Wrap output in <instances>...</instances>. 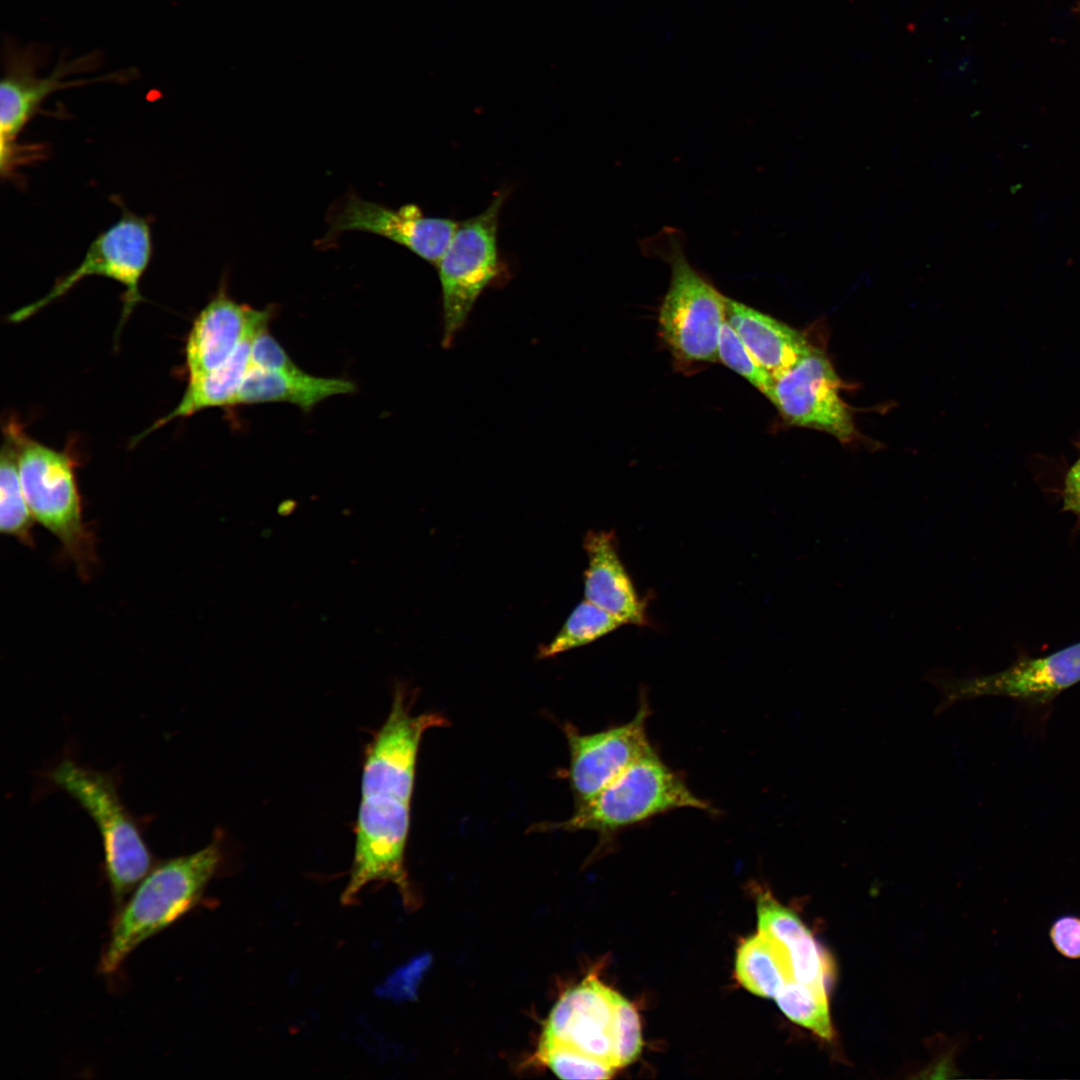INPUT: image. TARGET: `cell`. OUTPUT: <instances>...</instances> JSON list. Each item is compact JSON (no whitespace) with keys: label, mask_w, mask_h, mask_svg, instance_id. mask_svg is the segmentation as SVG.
<instances>
[{"label":"cell","mask_w":1080,"mask_h":1080,"mask_svg":"<svg viewBox=\"0 0 1080 1080\" xmlns=\"http://www.w3.org/2000/svg\"><path fill=\"white\" fill-rule=\"evenodd\" d=\"M224 860V838L155 864L116 910L99 971L115 973L142 943L194 909Z\"/></svg>","instance_id":"cell-1"},{"label":"cell","mask_w":1080,"mask_h":1080,"mask_svg":"<svg viewBox=\"0 0 1080 1080\" xmlns=\"http://www.w3.org/2000/svg\"><path fill=\"white\" fill-rule=\"evenodd\" d=\"M44 778L76 801L96 825L103 845L104 874L117 910L156 864L144 837V819L126 807L113 772L65 756Z\"/></svg>","instance_id":"cell-2"},{"label":"cell","mask_w":1080,"mask_h":1080,"mask_svg":"<svg viewBox=\"0 0 1080 1080\" xmlns=\"http://www.w3.org/2000/svg\"><path fill=\"white\" fill-rule=\"evenodd\" d=\"M12 439L26 502L35 519L61 543L82 581H89L98 564L95 532L84 521L76 479V461L65 451L28 436L17 421L4 430Z\"/></svg>","instance_id":"cell-3"},{"label":"cell","mask_w":1080,"mask_h":1080,"mask_svg":"<svg viewBox=\"0 0 1080 1080\" xmlns=\"http://www.w3.org/2000/svg\"><path fill=\"white\" fill-rule=\"evenodd\" d=\"M49 58V48L45 45L31 43L21 46L10 37L3 41L4 74L0 84V171L3 178H14L17 167L25 163L26 156L38 153L26 151L18 138L51 94L95 82L127 81L137 73L135 68H131L88 80L63 81L73 74L99 68L102 55L92 51L71 60L60 56L48 76L38 77L37 70L45 66Z\"/></svg>","instance_id":"cell-4"},{"label":"cell","mask_w":1080,"mask_h":1080,"mask_svg":"<svg viewBox=\"0 0 1080 1080\" xmlns=\"http://www.w3.org/2000/svg\"><path fill=\"white\" fill-rule=\"evenodd\" d=\"M693 808L713 812L651 748L564 821L535 826L539 832L593 831L608 837L663 813Z\"/></svg>","instance_id":"cell-5"},{"label":"cell","mask_w":1080,"mask_h":1080,"mask_svg":"<svg viewBox=\"0 0 1080 1080\" xmlns=\"http://www.w3.org/2000/svg\"><path fill=\"white\" fill-rule=\"evenodd\" d=\"M668 240L664 255L671 278L659 309V334L679 361L713 362L726 297L691 266L678 239Z\"/></svg>","instance_id":"cell-6"},{"label":"cell","mask_w":1080,"mask_h":1080,"mask_svg":"<svg viewBox=\"0 0 1080 1080\" xmlns=\"http://www.w3.org/2000/svg\"><path fill=\"white\" fill-rule=\"evenodd\" d=\"M505 194L480 214L459 222L437 269L442 290L443 345L449 346L498 267L497 234Z\"/></svg>","instance_id":"cell-7"},{"label":"cell","mask_w":1080,"mask_h":1080,"mask_svg":"<svg viewBox=\"0 0 1080 1080\" xmlns=\"http://www.w3.org/2000/svg\"><path fill=\"white\" fill-rule=\"evenodd\" d=\"M152 252L149 221L123 209L121 218L93 240L74 270L59 279L44 297L13 312L9 319L22 321L66 294L84 278L103 276L125 288L121 317L124 322L136 304L143 301L139 283L150 263Z\"/></svg>","instance_id":"cell-8"},{"label":"cell","mask_w":1080,"mask_h":1080,"mask_svg":"<svg viewBox=\"0 0 1080 1080\" xmlns=\"http://www.w3.org/2000/svg\"><path fill=\"white\" fill-rule=\"evenodd\" d=\"M328 230L320 246H328L340 234L359 231L384 237L437 266L459 222L425 216L416 204L391 208L350 192L330 208Z\"/></svg>","instance_id":"cell-9"},{"label":"cell","mask_w":1080,"mask_h":1080,"mask_svg":"<svg viewBox=\"0 0 1080 1080\" xmlns=\"http://www.w3.org/2000/svg\"><path fill=\"white\" fill-rule=\"evenodd\" d=\"M840 379L825 353L812 346L793 368L774 381L769 400L791 425L824 431L841 442L856 437Z\"/></svg>","instance_id":"cell-10"},{"label":"cell","mask_w":1080,"mask_h":1080,"mask_svg":"<svg viewBox=\"0 0 1080 1080\" xmlns=\"http://www.w3.org/2000/svg\"><path fill=\"white\" fill-rule=\"evenodd\" d=\"M649 714L643 700L635 716L618 726L582 734L574 726L564 725L570 754L568 777L577 805L593 798L653 748L646 731Z\"/></svg>","instance_id":"cell-11"},{"label":"cell","mask_w":1080,"mask_h":1080,"mask_svg":"<svg viewBox=\"0 0 1080 1080\" xmlns=\"http://www.w3.org/2000/svg\"><path fill=\"white\" fill-rule=\"evenodd\" d=\"M931 681L942 696L937 712L959 700L989 695L1046 702L1080 681V643L1048 656L1023 659L992 675L961 680L934 677Z\"/></svg>","instance_id":"cell-12"},{"label":"cell","mask_w":1080,"mask_h":1080,"mask_svg":"<svg viewBox=\"0 0 1080 1080\" xmlns=\"http://www.w3.org/2000/svg\"><path fill=\"white\" fill-rule=\"evenodd\" d=\"M617 995L618 992L603 984L596 975H587L579 984L567 990L553 1006L541 1038L614 1066L613 1029Z\"/></svg>","instance_id":"cell-13"},{"label":"cell","mask_w":1080,"mask_h":1080,"mask_svg":"<svg viewBox=\"0 0 1080 1080\" xmlns=\"http://www.w3.org/2000/svg\"><path fill=\"white\" fill-rule=\"evenodd\" d=\"M588 564L584 596L623 625L647 626V601L642 599L619 554L614 531L589 530L583 540Z\"/></svg>","instance_id":"cell-14"},{"label":"cell","mask_w":1080,"mask_h":1080,"mask_svg":"<svg viewBox=\"0 0 1080 1080\" xmlns=\"http://www.w3.org/2000/svg\"><path fill=\"white\" fill-rule=\"evenodd\" d=\"M261 311L236 302L221 288L199 312L188 334L185 345L188 379L222 365L238 348Z\"/></svg>","instance_id":"cell-15"},{"label":"cell","mask_w":1080,"mask_h":1080,"mask_svg":"<svg viewBox=\"0 0 1080 1080\" xmlns=\"http://www.w3.org/2000/svg\"><path fill=\"white\" fill-rule=\"evenodd\" d=\"M756 911L758 931L783 948L793 980L827 993L830 960L798 915L779 903L769 891L757 894Z\"/></svg>","instance_id":"cell-16"},{"label":"cell","mask_w":1080,"mask_h":1080,"mask_svg":"<svg viewBox=\"0 0 1080 1080\" xmlns=\"http://www.w3.org/2000/svg\"><path fill=\"white\" fill-rule=\"evenodd\" d=\"M725 320L774 381L793 368L812 348L798 330L727 297Z\"/></svg>","instance_id":"cell-17"},{"label":"cell","mask_w":1080,"mask_h":1080,"mask_svg":"<svg viewBox=\"0 0 1080 1080\" xmlns=\"http://www.w3.org/2000/svg\"><path fill=\"white\" fill-rule=\"evenodd\" d=\"M269 318L270 312L262 310L235 352L219 367L188 379V385L179 403L136 437L134 442L174 419L188 417L207 408L234 405L235 398L252 367L250 355L254 335L263 325L268 324Z\"/></svg>","instance_id":"cell-18"},{"label":"cell","mask_w":1080,"mask_h":1080,"mask_svg":"<svg viewBox=\"0 0 1080 1080\" xmlns=\"http://www.w3.org/2000/svg\"><path fill=\"white\" fill-rule=\"evenodd\" d=\"M354 384L340 378L316 377L251 367L234 405L286 402L309 410L326 398L354 391Z\"/></svg>","instance_id":"cell-19"},{"label":"cell","mask_w":1080,"mask_h":1080,"mask_svg":"<svg viewBox=\"0 0 1080 1080\" xmlns=\"http://www.w3.org/2000/svg\"><path fill=\"white\" fill-rule=\"evenodd\" d=\"M735 975L747 991L764 998H775L781 988L793 980L783 948L760 931L739 944Z\"/></svg>","instance_id":"cell-20"},{"label":"cell","mask_w":1080,"mask_h":1080,"mask_svg":"<svg viewBox=\"0 0 1080 1080\" xmlns=\"http://www.w3.org/2000/svg\"><path fill=\"white\" fill-rule=\"evenodd\" d=\"M34 517L26 502L19 475L17 453L4 432L0 458V530L30 548L35 547Z\"/></svg>","instance_id":"cell-21"},{"label":"cell","mask_w":1080,"mask_h":1080,"mask_svg":"<svg viewBox=\"0 0 1080 1080\" xmlns=\"http://www.w3.org/2000/svg\"><path fill=\"white\" fill-rule=\"evenodd\" d=\"M622 625L617 618L585 599L574 607L553 639L539 647L537 656L545 659L587 645Z\"/></svg>","instance_id":"cell-22"},{"label":"cell","mask_w":1080,"mask_h":1080,"mask_svg":"<svg viewBox=\"0 0 1080 1080\" xmlns=\"http://www.w3.org/2000/svg\"><path fill=\"white\" fill-rule=\"evenodd\" d=\"M780 1010L794 1023L830 1041L833 1028L827 993L797 981H788L775 996Z\"/></svg>","instance_id":"cell-23"},{"label":"cell","mask_w":1080,"mask_h":1080,"mask_svg":"<svg viewBox=\"0 0 1080 1080\" xmlns=\"http://www.w3.org/2000/svg\"><path fill=\"white\" fill-rule=\"evenodd\" d=\"M537 1059L562 1079H607L617 1070L602 1060L563 1044L540 1039Z\"/></svg>","instance_id":"cell-24"},{"label":"cell","mask_w":1080,"mask_h":1080,"mask_svg":"<svg viewBox=\"0 0 1080 1080\" xmlns=\"http://www.w3.org/2000/svg\"><path fill=\"white\" fill-rule=\"evenodd\" d=\"M717 355L718 359L724 365L745 378L768 399L770 398L774 379L756 361L736 331L726 320L720 331Z\"/></svg>","instance_id":"cell-25"},{"label":"cell","mask_w":1080,"mask_h":1080,"mask_svg":"<svg viewBox=\"0 0 1080 1080\" xmlns=\"http://www.w3.org/2000/svg\"><path fill=\"white\" fill-rule=\"evenodd\" d=\"M643 1040L639 1014L635 1006L618 993L613 1029V1064L618 1068L635 1062Z\"/></svg>","instance_id":"cell-26"},{"label":"cell","mask_w":1080,"mask_h":1080,"mask_svg":"<svg viewBox=\"0 0 1080 1080\" xmlns=\"http://www.w3.org/2000/svg\"><path fill=\"white\" fill-rule=\"evenodd\" d=\"M251 366L286 373L303 372L288 356L282 346L268 332L267 324L254 335L251 345Z\"/></svg>","instance_id":"cell-27"},{"label":"cell","mask_w":1080,"mask_h":1080,"mask_svg":"<svg viewBox=\"0 0 1080 1080\" xmlns=\"http://www.w3.org/2000/svg\"><path fill=\"white\" fill-rule=\"evenodd\" d=\"M1049 938L1058 954L1069 960L1080 959V916L1064 914L1051 923Z\"/></svg>","instance_id":"cell-28"},{"label":"cell","mask_w":1080,"mask_h":1080,"mask_svg":"<svg viewBox=\"0 0 1080 1080\" xmlns=\"http://www.w3.org/2000/svg\"><path fill=\"white\" fill-rule=\"evenodd\" d=\"M1063 509L1080 517V458L1066 474L1063 489Z\"/></svg>","instance_id":"cell-29"}]
</instances>
